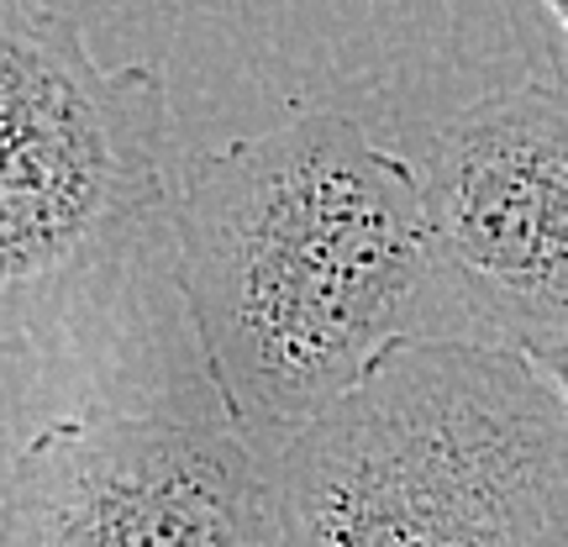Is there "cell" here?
I'll use <instances>...</instances> for the list:
<instances>
[{
	"label": "cell",
	"mask_w": 568,
	"mask_h": 547,
	"mask_svg": "<svg viewBox=\"0 0 568 547\" xmlns=\"http://www.w3.org/2000/svg\"><path fill=\"white\" fill-rule=\"evenodd\" d=\"M437 274L426 180L343 111L205 153L174 195V284L226 426L268 468L389 347Z\"/></svg>",
	"instance_id": "cell-1"
},
{
	"label": "cell",
	"mask_w": 568,
	"mask_h": 547,
	"mask_svg": "<svg viewBox=\"0 0 568 547\" xmlns=\"http://www.w3.org/2000/svg\"><path fill=\"white\" fill-rule=\"evenodd\" d=\"M268 474L284 547H568V406L516 343L400 337Z\"/></svg>",
	"instance_id": "cell-2"
},
{
	"label": "cell",
	"mask_w": 568,
	"mask_h": 547,
	"mask_svg": "<svg viewBox=\"0 0 568 547\" xmlns=\"http://www.w3.org/2000/svg\"><path fill=\"white\" fill-rule=\"evenodd\" d=\"M169 84L53 0H0V316L101 295L174 243Z\"/></svg>",
	"instance_id": "cell-3"
},
{
	"label": "cell",
	"mask_w": 568,
	"mask_h": 547,
	"mask_svg": "<svg viewBox=\"0 0 568 547\" xmlns=\"http://www.w3.org/2000/svg\"><path fill=\"white\" fill-rule=\"evenodd\" d=\"M0 547H284L274 474L216 422L74 411L0 485Z\"/></svg>",
	"instance_id": "cell-4"
},
{
	"label": "cell",
	"mask_w": 568,
	"mask_h": 547,
	"mask_svg": "<svg viewBox=\"0 0 568 547\" xmlns=\"http://www.w3.org/2000/svg\"><path fill=\"white\" fill-rule=\"evenodd\" d=\"M432 259L506 343L568 322V84L521 80L443 126L426 159Z\"/></svg>",
	"instance_id": "cell-5"
},
{
	"label": "cell",
	"mask_w": 568,
	"mask_h": 547,
	"mask_svg": "<svg viewBox=\"0 0 568 547\" xmlns=\"http://www.w3.org/2000/svg\"><path fill=\"white\" fill-rule=\"evenodd\" d=\"M516 347H521L531 364L548 374L552 389L564 395V406H568V322L564 326H548V332H537V337H521Z\"/></svg>",
	"instance_id": "cell-6"
},
{
	"label": "cell",
	"mask_w": 568,
	"mask_h": 547,
	"mask_svg": "<svg viewBox=\"0 0 568 547\" xmlns=\"http://www.w3.org/2000/svg\"><path fill=\"white\" fill-rule=\"evenodd\" d=\"M552 21H558V32H564V48H568V0H537Z\"/></svg>",
	"instance_id": "cell-7"
}]
</instances>
